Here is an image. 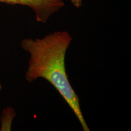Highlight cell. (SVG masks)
I'll use <instances>...</instances> for the list:
<instances>
[{
  "label": "cell",
  "mask_w": 131,
  "mask_h": 131,
  "mask_svg": "<svg viewBox=\"0 0 131 131\" xmlns=\"http://www.w3.org/2000/svg\"><path fill=\"white\" fill-rule=\"evenodd\" d=\"M0 3L29 7L35 13L37 22L42 23L64 6L63 0H0Z\"/></svg>",
  "instance_id": "2"
},
{
  "label": "cell",
  "mask_w": 131,
  "mask_h": 131,
  "mask_svg": "<svg viewBox=\"0 0 131 131\" xmlns=\"http://www.w3.org/2000/svg\"><path fill=\"white\" fill-rule=\"evenodd\" d=\"M70 1L73 4V6L77 8H79L82 6L83 0H70Z\"/></svg>",
  "instance_id": "3"
},
{
  "label": "cell",
  "mask_w": 131,
  "mask_h": 131,
  "mask_svg": "<svg viewBox=\"0 0 131 131\" xmlns=\"http://www.w3.org/2000/svg\"><path fill=\"white\" fill-rule=\"evenodd\" d=\"M72 40L68 32L58 31L42 38L21 41V48L30 54L25 79L29 83L39 78L49 81L74 112L83 130L89 131L81 112L79 97L69 81L66 70V53Z\"/></svg>",
  "instance_id": "1"
}]
</instances>
